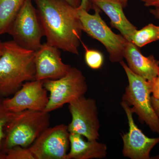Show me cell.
<instances>
[{
  "instance_id": "cell-1",
  "label": "cell",
  "mask_w": 159,
  "mask_h": 159,
  "mask_svg": "<svg viewBox=\"0 0 159 159\" xmlns=\"http://www.w3.org/2000/svg\"><path fill=\"white\" fill-rule=\"evenodd\" d=\"M47 43L60 50L79 55L83 28L78 8L64 0H33Z\"/></svg>"
},
{
  "instance_id": "cell-2",
  "label": "cell",
  "mask_w": 159,
  "mask_h": 159,
  "mask_svg": "<svg viewBox=\"0 0 159 159\" xmlns=\"http://www.w3.org/2000/svg\"><path fill=\"white\" fill-rule=\"evenodd\" d=\"M35 54L13 40L4 42L0 57V97L14 95L25 82L35 80Z\"/></svg>"
},
{
  "instance_id": "cell-3",
  "label": "cell",
  "mask_w": 159,
  "mask_h": 159,
  "mask_svg": "<svg viewBox=\"0 0 159 159\" xmlns=\"http://www.w3.org/2000/svg\"><path fill=\"white\" fill-rule=\"evenodd\" d=\"M49 113L25 110L17 112L6 126L2 150L16 146L28 148L50 125Z\"/></svg>"
},
{
  "instance_id": "cell-4",
  "label": "cell",
  "mask_w": 159,
  "mask_h": 159,
  "mask_svg": "<svg viewBox=\"0 0 159 159\" xmlns=\"http://www.w3.org/2000/svg\"><path fill=\"white\" fill-rule=\"evenodd\" d=\"M119 63L125 71L129 82L122 101L130 107L140 122L145 123L154 133L159 134V117L152 104L150 81L134 74L123 60Z\"/></svg>"
},
{
  "instance_id": "cell-5",
  "label": "cell",
  "mask_w": 159,
  "mask_h": 159,
  "mask_svg": "<svg viewBox=\"0 0 159 159\" xmlns=\"http://www.w3.org/2000/svg\"><path fill=\"white\" fill-rule=\"evenodd\" d=\"M91 8L95 11L94 14L78 8L83 31L104 46L111 62H120L124 58L123 51L128 40L122 34H116L112 31L100 16L101 10L99 8L94 6Z\"/></svg>"
},
{
  "instance_id": "cell-6",
  "label": "cell",
  "mask_w": 159,
  "mask_h": 159,
  "mask_svg": "<svg viewBox=\"0 0 159 159\" xmlns=\"http://www.w3.org/2000/svg\"><path fill=\"white\" fill-rule=\"evenodd\" d=\"M43 81L44 87L50 93L48 102L44 111L48 113L85 96L88 89L82 72L72 67L67 74L59 79Z\"/></svg>"
},
{
  "instance_id": "cell-7",
  "label": "cell",
  "mask_w": 159,
  "mask_h": 159,
  "mask_svg": "<svg viewBox=\"0 0 159 159\" xmlns=\"http://www.w3.org/2000/svg\"><path fill=\"white\" fill-rule=\"evenodd\" d=\"M13 40L24 48L38 51L45 32L36 8L31 0L27 1L11 24L8 32Z\"/></svg>"
},
{
  "instance_id": "cell-8",
  "label": "cell",
  "mask_w": 159,
  "mask_h": 159,
  "mask_svg": "<svg viewBox=\"0 0 159 159\" xmlns=\"http://www.w3.org/2000/svg\"><path fill=\"white\" fill-rule=\"evenodd\" d=\"M72 121L68 125L70 133L79 134L88 140L99 139L100 122L97 102L83 96L69 103Z\"/></svg>"
},
{
  "instance_id": "cell-9",
  "label": "cell",
  "mask_w": 159,
  "mask_h": 159,
  "mask_svg": "<svg viewBox=\"0 0 159 159\" xmlns=\"http://www.w3.org/2000/svg\"><path fill=\"white\" fill-rule=\"evenodd\" d=\"M70 145L68 125L60 124L47 129L29 148L35 159H66Z\"/></svg>"
},
{
  "instance_id": "cell-10",
  "label": "cell",
  "mask_w": 159,
  "mask_h": 159,
  "mask_svg": "<svg viewBox=\"0 0 159 159\" xmlns=\"http://www.w3.org/2000/svg\"><path fill=\"white\" fill-rule=\"evenodd\" d=\"M14 95L3 101L6 109L12 112L27 110L44 111L48 102V91L44 87L43 80L27 81Z\"/></svg>"
},
{
  "instance_id": "cell-11",
  "label": "cell",
  "mask_w": 159,
  "mask_h": 159,
  "mask_svg": "<svg viewBox=\"0 0 159 159\" xmlns=\"http://www.w3.org/2000/svg\"><path fill=\"white\" fill-rule=\"evenodd\" d=\"M128 119L129 131L122 134V154L131 159H150V152L159 143V137L148 138L143 133L135 123L133 112L130 107L125 102L121 103Z\"/></svg>"
},
{
  "instance_id": "cell-12",
  "label": "cell",
  "mask_w": 159,
  "mask_h": 159,
  "mask_svg": "<svg viewBox=\"0 0 159 159\" xmlns=\"http://www.w3.org/2000/svg\"><path fill=\"white\" fill-rule=\"evenodd\" d=\"M59 50L46 43L35 51V80L58 79L67 74L71 66L63 62Z\"/></svg>"
},
{
  "instance_id": "cell-13",
  "label": "cell",
  "mask_w": 159,
  "mask_h": 159,
  "mask_svg": "<svg viewBox=\"0 0 159 159\" xmlns=\"http://www.w3.org/2000/svg\"><path fill=\"white\" fill-rule=\"evenodd\" d=\"M139 48L131 42L127 41L123 51V57L131 70L151 82L158 73L159 61L153 55L144 56Z\"/></svg>"
},
{
  "instance_id": "cell-14",
  "label": "cell",
  "mask_w": 159,
  "mask_h": 159,
  "mask_svg": "<svg viewBox=\"0 0 159 159\" xmlns=\"http://www.w3.org/2000/svg\"><path fill=\"white\" fill-rule=\"evenodd\" d=\"M91 6L99 8L105 13L111 20L112 27L119 30L122 36L131 42L137 28L125 16L122 5L116 0H89Z\"/></svg>"
},
{
  "instance_id": "cell-15",
  "label": "cell",
  "mask_w": 159,
  "mask_h": 159,
  "mask_svg": "<svg viewBox=\"0 0 159 159\" xmlns=\"http://www.w3.org/2000/svg\"><path fill=\"white\" fill-rule=\"evenodd\" d=\"M79 134L70 133V150L66 159H103L107 156V146L97 140L85 141Z\"/></svg>"
},
{
  "instance_id": "cell-16",
  "label": "cell",
  "mask_w": 159,
  "mask_h": 159,
  "mask_svg": "<svg viewBox=\"0 0 159 159\" xmlns=\"http://www.w3.org/2000/svg\"><path fill=\"white\" fill-rule=\"evenodd\" d=\"M27 0H0V36L10 26Z\"/></svg>"
},
{
  "instance_id": "cell-17",
  "label": "cell",
  "mask_w": 159,
  "mask_h": 159,
  "mask_svg": "<svg viewBox=\"0 0 159 159\" xmlns=\"http://www.w3.org/2000/svg\"><path fill=\"white\" fill-rule=\"evenodd\" d=\"M159 40V26L149 24L140 30H137L132 37L131 42L138 48Z\"/></svg>"
},
{
  "instance_id": "cell-18",
  "label": "cell",
  "mask_w": 159,
  "mask_h": 159,
  "mask_svg": "<svg viewBox=\"0 0 159 159\" xmlns=\"http://www.w3.org/2000/svg\"><path fill=\"white\" fill-rule=\"evenodd\" d=\"M84 50L86 63L93 70H98L102 66L104 61L103 55L100 51L89 49L81 41Z\"/></svg>"
},
{
  "instance_id": "cell-19",
  "label": "cell",
  "mask_w": 159,
  "mask_h": 159,
  "mask_svg": "<svg viewBox=\"0 0 159 159\" xmlns=\"http://www.w3.org/2000/svg\"><path fill=\"white\" fill-rule=\"evenodd\" d=\"M4 98L0 97V151L2 150L3 140L5 137L4 130L10 121L16 116L17 113L10 111L3 104Z\"/></svg>"
},
{
  "instance_id": "cell-20",
  "label": "cell",
  "mask_w": 159,
  "mask_h": 159,
  "mask_svg": "<svg viewBox=\"0 0 159 159\" xmlns=\"http://www.w3.org/2000/svg\"><path fill=\"white\" fill-rule=\"evenodd\" d=\"M5 159H35L29 148L21 146L12 147L6 152Z\"/></svg>"
},
{
  "instance_id": "cell-21",
  "label": "cell",
  "mask_w": 159,
  "mask_h": 159,
  "mask_svg": "<svg viewBox=\"0 0 159 159\" xmlns=\"http://www.w3.org/2000/svg\"><path fill=\"white\" fill-rule=\"evenodd\" d=\"M150 82L152 97L156 99H159V70L157 77Z\"/></svg>"
},
{
  "instance_id": "cell-22",
  "label": "cell",
  "mask_w": 159,
  "mask_h": 159,
  "mask_svg": "<svg viewBox=\"0 0 159 159\" xmlns=\"http://www.w3.org/2000/svg\"><path fill=\"white\" fill-rule=\"evenodd\" d=\"M141 1L144 3L145 7L152 8L159 7V0H141Z\"/></svg>"
},
{
  "instance_id": "cell-23",
  "label": "cell",
  "mask_w": 159,
  "mask_h": 159,
  "mask_svg": "<svg viewBox=\"0 0 159 159\" xmlns=\"http://www.w3.org/2000/svg\"><path fill=\"white\" fill-rule=\"evenodd\" d=\"M151 99L154 110L155 111L158 116L159 117V99L154 98L152 96L151 97Z\"/></svg>"
},
{
  "instance_id": "cell-24",
  "label": "cell",
  "mask_w": 159,
  "mask_h": 159,
  "mask_svg": "<svg viewBox=\"0 0 159 159\" xmlns=\"http://www.w3.org/2000/svg\"><path fill=\"white\" fill-rule=\"evenodd\" d=\"M78 8L85 9L88 11L90 8H91V5L89 0H81V4Z\"/></svg>"
},
{
  "instance_id": "cell-25",
  "label": "cell",
  "mask_w": 159,
  "mask_h": 159,
  "mask_svg": "<svg viewBox=\"0 0 159 159\" xmlns=\"http://www.w3.org/2000/svg\"><path fill=\"white\" fill-rule=\"evenodd\" d=\"M75 8H78L81 4V0H64Z\"/></svg>"
},
{
  "instance_id": "cell-26",
  "label": "cell",
  "mask_w": 159,
  "mask_h": 159,
  "mask_svg": "<svg viewBox=\"0 0 159 159\" xmlns=\"http://www.w3.org/2000/svg\"><path fill=\"white\" fill-rule=\"evenodd\" d=\"M149 11L154 17L159 20V7L152 8V9H150Z\"/></svg>"
},
{
  "instance_id": "cell-27",
  "label": "cell",
  "mask_w": 159,
  "mask_h": 159,
  "mask_svg": "<svg viewBox=\"0 0 159 159\" xmlns=\"http://www.w3.org/2000/svg\"><path fill=\"white\" fill-rule=\"evenodd\" d=\"M116 1L120 3L123 6V8H125L127 6L129 0H116Z\"/></svg>"
},
{
  "instance_id": "cell-28",
  "label": "cell",
  "mask_w": 159,
  "mask_h": 159,
  "mask_svg": "<svg viewBox=\"0 0 159 159\" xmlns=\"http://www.w3.org/2000/svg\"><path fill=\"white\" fill-rule=\"evenodd\" d=\"M3 45H4V43L2 42V41L0 40V57L2 54Z\"/></svg>"
},
{
  "instance_id": "cell-29",
  "label": "cell",
  "mask_w": 159,
  "mask_h": 159,
  "mask_svg": "<svg viewBox=\"0 0 159 159\" xmlns=\"http://www.w3.org/2000/svg\"><path fill=\"white\" fill-rule=\"evenodd\" d=\"M5 159V154H2V153H0V159Z\"/></svg>"
},
{
  "instance_id": "cell-30",
  "label": "cell",
  "mask_w": 159,
  "mask_h": 159,
  "mask_svg": "<svg viewBox=\"0 0 159 159\" xmlns=\"http://www.w3.org/2000/svg\"><path fill=\"white\" fill-rule=\"evenodd\" d=\"M151 159H159V155H158L156 156L152 157H151Z\"/></svg>"
}]
</instances>
